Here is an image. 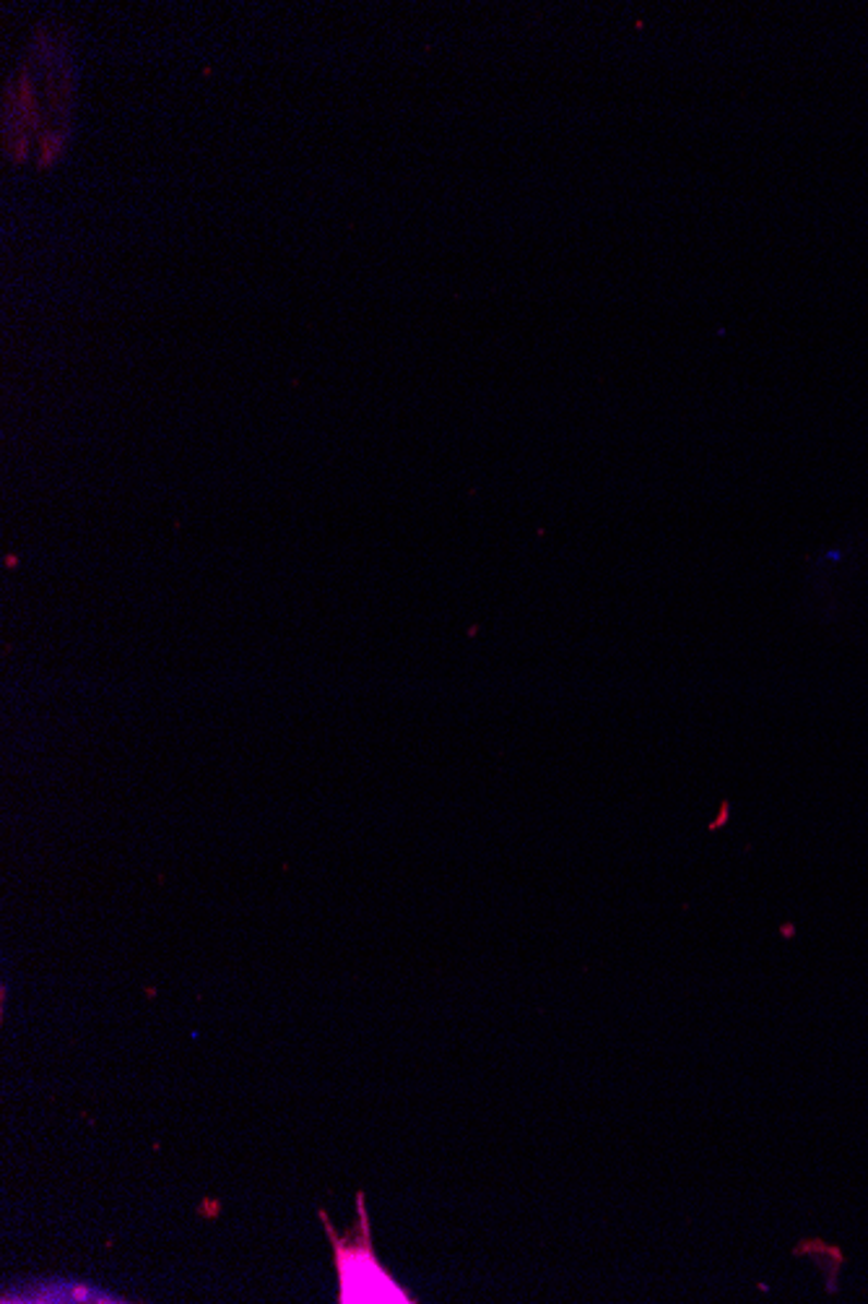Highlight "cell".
<instances>
[{
	"label": "cell",
	"instance_id": "obj_1",
	"mask_svg": "<svg viewBox=\"0 0 868 1304\" xmlns=\"http://www.w3.org/2000/svg\"><path fill=\"white\" fill-rule=\"evenodd\" d=\"M338 1266H341L343 1276V1292H349L357 1281L364 1283L359 1302H409L401 1289L377 1268L375 1258L367 1249L351 1247L349 1253L338 1249Z\"/></svg>",
	"mask_w": 868,
	"mask_h": 1304
},
{
	"label": "cell",
	"instance_id": "obj_2",
	"mask_svg": "<svg viewBox=\"0 0 868 1304\" xmlns=\"http://www.w3.org/2000/svg\"><path fill=\"white\" fill-rule=\"evenodd\" d=\"M16 105H19V112H22V120L29 128H39L43 123V118H39V107H37V92H34V81L26 71L19 73V81H16Z\"/></svg>",
	"mask_w": 868,
	"mask_h": 1304
},
{
	"label": "cell",
	"instance_id": "obj_3",
	"mask_svg": "<svg viewBox=\"0 0 868 1304\" xmlns=\"http://www.w3.org/2000/svg\"><path fill=\"white\" fill-rule=\"evenodd\" d=\"M63 146H65V136L60 131H47V133H43V139H39L37 165L39 167L56 165V161L60 159V154H63Z\"/></svg>",
	"mask_w": 868,
	"mask_h": 1304
},
{
	"label": "cell",
	"instance_id": "obj_4",
	"mask_svg": "<svg viewBox=\"0 0 868 1304\" xmlns=\"http://www.w3.org/2000/svg\"><path fill=\"white\" fill-rule=\"evenodd\" d=\"M11 157H13V161H26V157H29V136H26V133L13 139Z\"/></svg>",
	"mask_w": 868,
	"mask_h": 1304
}]
</instances>
